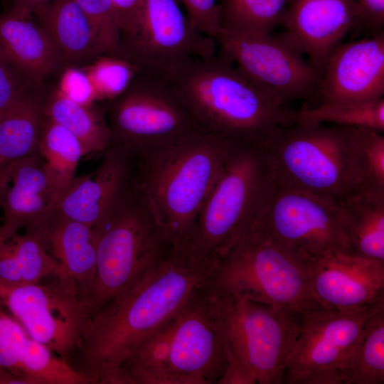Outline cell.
Returning a JSON list of instances; mask_svg holds the SVG:
<instances>
[{
  "mask_svg": "<svg viewBox=\"0 0 384 384\" xmlns=\"http://www.w3.org/2000/svg\"><path fill=\"white\" fill-rule=\"evenodd\" d=\"M213 267L174 249L88 320L70 364L92 384H120L125 358L209 284Z\"/></svg>",
  "mask_w": 384,
  "mask_h": 384,
  "instance_id": "1",
  "label": "cell"
},
{
  "mask_svg": "<svg viewBox=\"0 0 384 384\" xmlns=\"http://www.w3.org/2000/svg\"><path fill=\"white\" fill-rule=\"evenodd\" d=\"M168 78L202 129L232 144L262 145L276 128L292 124L293 108L246 78L220 51L191 60Z\"/></svg>",
  "mask_w": 384,
  "mask_h": 384,
  "instance_id": "2",
  "label": "cell"
},
{
  "mask_svg": "<svg viewBox=\"0 0 384 384\" xmlns=\"http://www.w3.org/2000/svg\"><path fill=\"white\" fill-rule=\"evenodd\" d=\"M233 144L199 132L153 156L135 157L137 183L174 249L188 240Z\"/></svg>",
  "mask_w": 384,
  "mask_h": 384,
  "instance_id": "3",
  "label": "cell"
},
{
  "mask_svg": "<svg viewBox=\"0 0 384 384\" xmlns=\"http://www.w3.org/2000/svg\"><path fill=\"white\" fill-rule=\"evenodd\" d=\"M206 304L230 362L219 384H282L300 316L218 292L210 284Z\"/></svg>",
  "mask_w": 384,
  "mask_h": 384,
  "instance_id": "4",
  "label": "cell"
},
{
  "mask_svg": "<svg viewBox=\"0 0 384 384\" xmlns=\"http://www.w3.org/2000/svg\"><path fill=\"white\" fill-rule=\"evenodd\" d=\"M92 228L97 260L88 305L90 319L159 267L174 250L136 178L107 215Z\"/></svg>",
  "mask_w": 384,
  "mask_h": 384,
  "instance_id": "5",
  "label": "cell"
},
{
  "mask_svg": "<svg viewBox=\"0 0 384 384\" xmlns=\"http://www.w3.org/2000/svg\"><path fill=\"white\" fill-rule=\"evenodd\" d=\"M355 128L308 123L281 126L262 146L276 176L337 204L361 188Z\"/></svg>",
  "mask_w": 384,
  "mask_h": 384,
  "instance_id": "6",
  "label": "cell"
},
{
  "mask_svg": "<svg viewBox=\"0 0 384 384\" xmlns=\"http://www.w3.org/2000/svg\"><path fill=\"white\" fill-rule=\"evenodd\" d=\"M210 286L299 316L321 307L310 292L306 258L251 228L216 259Z\"/></svg>",
  "mask_w": 384,
  "mask_h": 384,
  "instance_id": "7",
  "label": "cell"
},
{
  "mask_svg": "<svg viewBox=\"0 0 384 384\" xmlns=\"http://www.w3.org/2000/svg\"><path fill=\"white\" fill-rule=\"evenodd\" d=\"M273 174L262 145L233 144L182 251L214 265L250 227Z\"/></svg>",
  "mask_w": 384,
  "mask_h": 384,
  "instance_id": "8",
  "label": "cell"
},
{
  "mask_svg": "<svg viewBox=\"0 0 384 384\" xmlns=\"http://www.w3.org/2000/svg\"><path fill=\"white\" fill-rule=\"evenodd\" d=\"M111 142L136 158L161 152L185 139L205 132L174 82L139 70L128 89L105 108Z\"/></svg>",
  "mask_w": 384,
  "mask_h": 384,
  "instance_id": "9",
  "label": "cell"
},
{
  "mask_svg": "<svg viewBox=\"0 0 384 384\" xmlns=\"http://www.w3.org/2000/svg\"><path fill=\"white\" fill-rule=\"evenodd\" d=\"M208 285L144 339L143 356L156 384H219L225 375L230 362L208 311Z\"/></svg>",
  "mask_w": 384,
  "mask_h": 384,
  "instance_id": "10",
  "label": "cell"
},
{
  "mask_svg": "<svg viewBox=\"0 0 384 384\" xmlns=\"http://www.w3.org/2000/svg\"><path fill=\"white\" fill-rule=\"evenodd\" d=\"M250 228L304 258L350 253L337 205L288 184L274 173Z\"/></svg>",
  "mask_w": 384,
  "mask_h": 384,
  "instance_id": "11",
  "label": "cell"
},
{
  "mask_svg": "<svg viewBox=\"0 0 384 384\" xmlns=\"http://www.w3.org/2000/svg\"><path fill=\"white\" fill-rule=\"evenodd\" d=\"M180 0H143L132 29L122 35L116 55L139 70L169 76L191 60L216 53L215 40L201 33Z\"/></svg>",
  "mask_w": 384,
  "mask_h": 384,
  "instance_id": "12",
  "label": "cell"
},
{
  "mask_svg": "<svg viewBox=\"0 0 384 384\" xmlns=\"http://www.w3.org/2000/svg\"><path fill=\"white\" fill-rule=\"evenodd\" d=\"M383 306L384 302L343 311L320 307L300 316L283 383L342 384V372L363 328Z\"/></svg>",
  "mask_w": 384,
  "mask_h": 384,
  "instance_id": "13",
  "label": "cell"
},
{
  "mask_svg": "<svg viewBox=\"0 0 384 384\" xmlns=\"http://www.w3.org/2000/svg\"><path fill=\"white\" fill-rule=\"evenodd\" d=\"M0 306L68 363L90 319L87 305L54 276L36 282L0 279Z\"/></svg>",
  "mask_w": 384,
  "mask_h": 384,
  "instance_id": "14",
  "label": "cell"
},
{
  "mask_svg": "<svg viewBox=\"0 0 384 384\" xmlns=\"http://www.w3.org/2000/svg\"><path fill=\"white\" fill-rule=\"evenodd\" d=\"M215 41L240 72L286 105L318 100L319 72L279 36L219 30Z\"/></svg>",
  "mask_w": 384,
  "mask_h": 384,
  "instance_id": "15",
  "label": "cell"
},
{
  "mask_svg": "<svg viewBox=\"0 0 384 384\" xmlns=\"http://www.w3.org/2000/svg\"><path fill=\"white\" fill-rule=\"evenodd\" d=\"M309 284L323 308L351 310L384 302V265L348 252L306 257Z\"/></svg>",
  "mask_w": 384,
  "mask_h": 384,
  "instance_id": "16",
  "label": "cell"
},
{
  "mask_svg": "<svg viewBox=\"0 0 384 384\" xmlns=\"http://www.w3.org/2000/svg\"><path fill=\"white\" fill-rule=\"evenodd\" d=\"M383 96L384 31L331 50L321 72L319 102L358 103Z\"/></svg>",
  "mask_w": 384,
  "mask_h": 384,
  "instance_id": "17",
  "label": "cell"
},
{
  "mask_svg": "<svg viewBox=\"0 0 384 384\" xmlns=\"http://www.w3.org/2000/svg\"><path fill=\"white\" fill-rule=\"evenodd\" d=\"M64 191L39 152L16 161L0 172V237L7 239L52 216Z\"/></svg>",
  "mask_w": 384,
  "mask_h": 384,
  "instance_id": "18",
  "label": "cell"
},
{
  "mask_svg": "<svg viewBox=\"0 0 384 384\" xmlns=\"http://www.w3.org/2000/svg\"><path fill=\"white\" fill-rule=\"evenodd\" d=\"M136 158L111 142L93 173L75 177L61 193L55 214L91 228L110 211L135 180Z\"/></svg>",
  "mask_w": 384,
  "mask_h": 384,
  "instance_id": "19",
  "label": "cell"
},
{
  "mask_svg": "<svg viewBox=\"0 0 384 384\" xmlns=\"http://www.w3.org/2000/svg\"><path fill=\"white\" fill-rule=\"evenodd\" d=\"M353 0H291L279 35L320 73L331 50L354 30Z\"/></svg>",
  "mask_w": 384,
  "mask_h": 384,
  "instance_id": "20",
  "label": "cell"
},
{
  "mask_svg": "<svg viewBox=\"0 0 384 384\" xmlns=\"http://www.w3.org/2000/svg\"><path fill=\"white\" fill-rule=\"evenodd\" d=\"M0 371L18 384H91L66 360L33 338L0 306Z\"/></svg>",
  "mask_w": 384,
  "mask_h": 384,
  "instance_id": "21",
  "label": "cell"
},
{
  "mask_svg": "<svg viewBox=\"0 0 384 384\" xmlns=\"http://www.w3.org/2000/svg\"><path fill=\"white\" fill-rule=\"evenodd\" d=\"M26 232L36 236L58 262L60 270L59 279L87 305L89 311L97 260L92 228L54 213L44 223Z\"/></svg>",
  "mask_w": 384,
  "mask_h": 384,
  "instance_id": "22",
  "label": "cell"
},
{
  "mask_svg": "<svg viewBox=\"0 0 384 384\" xmlns=\"http://www.w3.org/2000/svg\"><path fill=\"white\" fill-rule=\"evenodd\" d=\"M0 57L37 85L63 68L62 60L44 28L33 17L0 14Z\"/></svg>",
  "mask_w": 384,
  "mask_h": 384,
  "instance_id": "23",
  "label": "cell"
},
{
  "mask_svg": "<svg viewBox=\"0 0 384 384\" xmlns=\"http://www.w3.org/2000/svg\"><path fill=\"white\" fill-rule=\"evenodd\" d=\"M33 16L51 39L63 68L84 66L106 54L92 23L75 0H55Z\"/></svg>",
  "mask_w": 384,
  "mask_h": 384,
  "instance_id": "24",
  "label": "cell"
},
{
  "mask_svg": "<svg viewBox=\"0 0 384 384\" xmlns=\"http://www.w3.org/2000/svg\"><path fill=\"white\" fill-rule=\"evenodd\" d=\"M45 96L31 90L0 111V172L11 164L38 152L46 118Z\"/></svg>",
  "mask_w": 384,
  "mask_h": 384,
  "instance_id": "25",
  "label": "cell"
},
{
  "mask_svg": "<svg viewBox=\"0 0 384 384\" xmlns=\"http://www.w3.org/2000/svg\"><path fill=\"white\" fill-rule=\"evenodd\" d=\"M336 205L349 252L384 265V193L359 191Z\"/></svg>",
  "mask_w": 384,
  "mask_h": 384,
  "instance_id": "26",
  "label": "cell"
},
{
  "mask_svg": "<svg viewBox=\"0 0 384 384\" xmlns=\"http://www.w3.org/2000/svg\"><path fill=\"white\" fill-rule=\"evenodd\" d=\"M44 113L73 134L85 154L104 152L111 144L112 134L105 108L74 102L53 90L45 97Z\"/></svg>",
  "mask_w": 384,
  "mask_h": 384,
  "instance_id": "27",
  "label": "cell"
},
{
  "mask_svg": "<svg viewBox=\"0 0 384 384\" xmlns=\"http://www.w3.org/2000/svg\"><path fill=\"white\" fill-rule=\"evenodd\" d=\"M384 383V306L367 321L342 372V384Z\"/></svg>",
  "mask_w": 384,
  "mask_h": 384,
  "instance_id": "28",
  "label": "cell"
},
{
  "mask_svg": "<svg viewBox=\"0 0 384 384\" xmlns=\"http://www.w3.org/2000/svg\"><path fill=\"white\" fill-rule=\"evenodd\" d=\"M291 0H218L220 30L272 33L282 26Z\"/></svg>",
  "mask_w": 384,
  "mask_h": 384,
  "instance_id": "29",
  "label": "cell"
},
{
  "mask_svg": "<svg viewBox=\"0 0 384 384\" xmlns=\"http://www.w3.org/2000/svg\"><path fill=\"white\" fill-rule=\"evenodd\" d=\"M292 122L332 124L369 129L383 134L384 97L358 103L321 102L314 107L293 109Z\"/></svg>",
  "mask_w": 384,
  "mask_h": 384,
  "instance_id": "30",
  "label": "cell"
},
{
  "mask_svg": "<svg viewBox=\"0 0 384 384\" xmlns=\"http://www.w3.org/2000/svg\"><path fill=\"white\" fill-rule=\"evenodd\" d=\"M45 164L65 188L75 177L85 151L79 139L70 131L46 116L38 146Z\"/></svg>",
  "mask_w": 384,
  "mask_h": 384,
  "instance_id": "31",
  "label": "cell"
},
{
  "mask_svg": "<svg viewBox=\"0 0 384 384\" xmlns=\"http://www.w3.org/2000/svg\"><path fill=\"white\" fill-rule=\"evenodd\" d=\"M82 67L91 80L98 101H110L122 95L139 70L133 63L110 54L100 55Z\"/></svg>",
  "mask_w": 384,
  "mask_h": 384,
  "instance_id": "32",
  "label": "cell"
},
{
  "mask_svg": "<svg viewBox=\"0 0 384 384\" xmlns=\"http://www.w3.org/2000/svg\"><path fill=\"white\" fill-rule=\"evenodd\" d=\"M7 239L13 247L21 282H36L50 277H60L58 262L33 234L18 232Z\"/></svg>",
  "mask_w": 384,
  "mask_h": 384,
  "instance_id": "33",
  "label": "cell"
},
{
  "mask_svg": "<svg viewBox=\"0 0 384 384\" xmlns=\"http://www.w3.org/2000/svg\"><path fill=\"white\" fill-rule=\"evenodd\" d=\"M361 191L384 193L383 134L366 128H355Z\"/></svg>",
  "mask_w": 384,
  "mask_h": 384,
  "instance_id": "34",
  "label": "cell"
},
{
  "mask_svg": "<svg viewBox=\"0 0 384 384\" xmlns=\"http://www.w3.org/2000/svg\"><path fill=\"white\" fill-rule=\"evenodd\" d=\"M75 1L92 23L106 54L116 55L122 33L111 0Z\"/></svg>",
  "mask_w": 384,
  "mask_h": 384,
  "instance_id": "35",
  "label": "cell"
},
{
  "mask_svg": "<svg viewBox=\"0 0 384 384\" xmlns=\"http://www.w3.org/2000/svg\"><path fill=\"white\" fill-rule=\"evenodd\" d=\"M55 91L74 102L91 105L98 101L95 87L82 66H65L60 70Z\"/></svg>",
  "mask_w": 384,
  "mask_h": 384,
  "instance_id": "36",
  "label": "cell"
},
{
  "mask_svg": "<svg viewBox=\"0 0 384 384\" xmlns=\"http://www.w3.org/2000/svg\"><path fill=\"white\" fill-rule=\"evenodd\" d=\"M40 87L0 57V111L26 92Z\"/></svg>",
  "mask_w": 384,
  "mask_h": 384,
  "instance_id": "37",
  "label": "cell"
},
{
  "mask_svg": "<svg viewBox=\"0 0 384 384\" xmlns=\"http://www.w3.org/2000/svg\"><path fill=\"white\" fill-rule=\"evenodd\" d=\"M193 26L215 40L219 32L218 0H180Z\"/></svg>",
  "mask_w": 384,
  "mask_h": 384,
  "instance_id": "38",
  "label": "cell"
},
{
  "mask_svg": "<svg viewBox=\"0 0 384 384\" xmlns=\"http://www.w3.org/2000/svg\"><path fill=\"white\" fill-rule=\"evenodd\" d=\"M356 19L354 30L369 36L383 31L384 0H353Z\"/></svg>",
  "mask_w": 384,
  "mask_h": 384,
  "instance_id": "39",
  "label": "cell"
},
{
  "mask_svg": "<svg viewBox=\"0 0 384 384\" xmlns=\"http://www.w3.org/2000/svg\"><path fill=\"white\" fill-rule=\"evenodd\" d=\"M111 1L122 35L129 33L137 21L143 0H111Z\"/></svg>",
  "mask_w": 384,
  "mask_h": 384,
  "instance_id": "40",
  "label": "cell"
},
{
  "mask_svg": "<svg viewBox=\"0 0 384 384\" xmlns=\"http://www.w3.org/2000/svg\"><path fill=\"white\" fill-rule=\"evenodd\" d=\"M0 279L21 282L13 247L9 239L0 237Z\"/></svg>",
  "mask_w": 384,
  "mask_h": 384,
  "instance_id": "41",
  "label": "cell"
},
{
  "mask_svg": "<svg viewBox=\"0 0 384 384\" xmlns=\"http://www.w3.org/2000/svg\"><path fill=\"white\" fill-rule=\"evenodd\" d=\"M55 0H10L9 8L11 13L23 17H33L40 9Z\"/></svg>",
  "mask_w": 384,
  "mask_h": 384,
  "instance_id": "42",
  "label": "cell"
}]
</instances>
